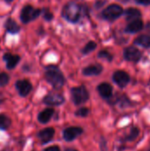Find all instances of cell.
I'll use <instances>...</instances> for the list:
<instances>
[{
  "label": "cell",
  "mask_w": 150,
  "mask_h": 151,
  "mask_svg": "<svg viewBox=\"0 0 150 151\" xmlns=\"http://www.w3.org/2000/svg\"><path fill=\"white\" fill-rule=\"evenodd\" d=\"M45 80L56 89L61 88L65 82V77L61 71L56 66H49L44 74Z\"/></svg>",
  "instance_id": "1"
},
{
  "label": "cell",
  "mask_w": 150,
  "mask_h": 151,
  "mask_svg": "<svg viewBox=\"0 0 150 151\" xmlns=\"http://www.w3.org/2000/svg\"><path fill=\"white\" fill-rule=\"evenodd\" d=\"M83 14V8L75 2L68 3L63 10V16L70 22L76 23Z\"/></svg>",
  "instance_id": "2"
},
{
  "label": "cell",
  "mask_w": 150,
  "mask_h": 151,
  "mask_svg": "<svg viewBox=\"0 0 150 151\" xmlns=\"http://www.w3.org/2000/svg\"><path fill=\"white\" fill-rule=\"evenodd\" d=\"M71 99L75 105H81L89 99V93L84 86L74 87L71 89Z\"/></svg>",
  "instance_id": "3"
},
{
  "label": "cell",
  "mask_w": 150,
  "mask_h": 151,
  "mask_svg": "<svg viewBox=\"0 0 150 151\" xmlns=\"http://www.w3.org/2000/svg\"><path fill=\"white\" fill-rule=\"evenodd\" d=\"M41 13L40 9H35L31 5H26L20 13V19L24 23H28L29 21L36 19Z\"/></svg>",
  "instance_id": "4"
},
{
  "label": "cell",
  "mask_w": 150,
  "mask_h": 151,
  "mask_svg": "<svg viewBox=\"0 0 150 151\" xmlns=\"http://www.w3.org/2000/svg\"><path fill=\"white\" fill-rule=\"evenodd\" d=\"M84 133V129L80 127H69L63 130V139L67 142H71L76 140Z\"/></svg>",
  "instance_id": "5"
},
{
  "label": "cell",
  "mask_w": 150,
  "mask_h": 151,
  "mask_svg": "<svg viewBox=\"0 0 150 151\" xmlns=\"http://www.w3.org/2000/svg\"><path fill=\"white\" fill-rule=\"evenodd\" d=\"M123 13V9L118 4H111L103 12V17L108 20H114L120 17Z\"/></svg>",
  "instance_id": "6"
},
{
  "label": "cell",
  "mask_w": 150,
  "mask_h": 151,
  "mask_svg": "<svg viewBox=\"0 0 150 151\" xmlns=\"http://www.w3.org/2000/svg\"><path fill=\"white\" fill-rule=\"evenodd\" d=\"M65 101V97L58 93H50L42 99V103L48 106H60Z\"/></svg>",
  "instance_id": "7"
},
{
  "label": "cell",
  "mask_w": 150,
  "mask_h": 151,
  "mask_svg": "<svg viewBox=\"0 0 150 151\" xmlns=\"http://www.w3.org/2000/svg\"><path fill=\"white\" fill-rule=\"evenodd\" d=\"M55 135V129L53 127H46L37 133V138L42 144H47L53 140Z\"/></svg>",
  "instance_id": "8"
},
{
  "label": "cell",
  "mask_w": 150,
  "mask_h": 151,
  "mask_svg": "<svg viewBox=\"0 0 150 151\" xmlns=\"http://www.w3.org/2000/svg\"><path fill=\"white\" fill-rule=\"evenodd\" d=\"M15 88L22 97H26L32 91V84L27 80H19L15 83Z\"/></svg>",
  "instance_id": "9"
},
{
  "label": "cell",
  "mask_w": 150,
  "mask_h": 151,
  "mask_svg": "<svg viewBox=\"0 0 150 151\" xmlns=\"http://www.w3.org/2000/svg\"><path fill=\"white\" fill-rule=\"evenodd\" d=\"M114 82L120 88H125L130 81L129 75L124 71H117L113 74Z\"/></svg>",
  "instance_id": "10"
},
{
  "label": "cell",
  "mask_w": 150,
  "mask_h": 151,
  "mask_svg": "<svg viewBox=\"0 0 150 151\" xmlns=\"http://www.w3.org/2000/svg\"><path fill=\"white\" fill-rule=\"evenodd\" d=\"M124 57L128 61L137 62V61L140 60V58L141 57V53L138 49L133 48V47H129V48L125 50Z\"/></svg>",
  "instance_id": "11"
},
{
  "label": "cell",
  "mask_w": 150,
  "mask_h": 151,
  "mask_svg": "<svg viewBox=\"0 0 150 151\" xmlns=\"http://www.w3.org/2000/svg\"><path fill=\"white\" fill-rule=\"evenodd\" d=\"M97 91L99 95L103 98V99H109L112 96V87L109 83L103 82L98 85L97 87Z\"/></svg>",
  "instance_id": "12"
},
{
  "label": "cell",
  "mask_w": 150,
  "mask_h": 151,
  "mask_svg": "<svg viewBox=\"0 0 150 151\" xmlns=\"http://www.w3.org/2000/svg\"><path fill=\"white\" fill-rule=\"evenodd\" d=\"M55 113V111L53 108H46L43 111H42L38 116H37V120L41 123V124H47L53 117Z\"/></svg>",
  "instance_id": "13"
},
{
  "label": "cell",
  "mask_w": 150,
  "mask_h": 151,
  "mask_svg": "<svg viewBox=\"0 0 150 151\" xmlns=\"http://www.w3.org/2000/svg\"><path fill=\"white\" fill-rule=\"evenodd\" d=\"M103 71V66L99 64H95L91 65L86 68L83 69V74L87 76H94V75H98L102 73Z\"/></svg>",
  "instance_id": "14"
},
{
  "label": "cell",
  "mask_w": 150,
  "mask_h": 151,
  "mask_svg": "<svg viewBox=\"0 0 150 151\" xmlns=\"http://www.w3.org/2000/svg\"><path fill=\"white\" fill-rule=\"evenodd\" d=\"M4 59L6 61V67H7V69L11 70V69H13L17 65V64L19 63L20 58H19V57L18 55H11V54L8 53V54H4Z\"/></svg>",
  "instance_id": "15"
},
{
  "label": "cell",
  "mask_w": 150,
  "mask_h": 151,
  "mask_svg": "<svg viewBox=\"0 0 150 151\" xmlns=\"http://www.w3.org/2000/svg\"><path fill=\"white\" fill-rule=\"evenodd\" d=\"M143 27V23L141 20L140 19H135L131 21V23L126 27V31L129 32V33H136L139 32L140 30H141Z\"/></svg>",
  "instance_id": "16"
},
{
  "label": "cell",
  "mask_w": 150,
  "mask_h": 151,
  "mask_svg": "<svg viewBox=\"0 0 150 151\" xmlns=\"http://www.w3.org/2000/svg\"><path fill=\"white\" fill-rule=\"evenodd\" d=\"M11 119H10V117L4 113H0V130L5 131L11 127Z\"/></svg>",
  "instance_id": "17"
},
{
  "label": "cell",
  "mask_w": 150,
  "mask_h": 151,
  "mask_svg": "<svg viewBox=\"0 0 150 151\" xmlns=\"http://www.w3.org/2000/svg\"><path fill=\"white\" fill-rule=\"evenodd\" d=\"M5 28L11 34H15L19 31V26L12 19H8L5 22Z\"/></svg>",
  "instance_id": "18"
},
{
  "label": "cell",
  "mask_w": 150,
  "mask_h": 151,
  "mask_svg": "<svg viewBox=\"0 0 150 151\" xmlns=\"http://www.w3.org/2000/svg\"><path fill=\"white\" fill-rule=\"evenodd\" d=\"M126 16L127 20L133 21V20L138 19V18L141 17V12L135 8H129L126 12Z\"/></svg>",
  "instance_id": "19"
},
{
  "label": "cell",
  "mask_w": 150,
  "mask_h": 151,
  "mask_svg": "<svg viewBox=\"0 0 150 151\" xmlns=\"http://www.w3.org/2000/svg\"><path fill=\"white\" fill-rule=\"evenodd\" d=\"M135 42H136L137 44H140V45H141V46H143V47H146V48L150 47V35H142L139 36V37L136 39Z\"/></svg>",
  "instance_id": "20"
},
{
  "label": "cell",
  "mask_w": 150,
  "mask_h": 151,
  "mask_svg": "<svg viewBox=\"0 0 150 151\" xmlns=\"http://www.w3.org/2000/svg\"><path fill=\"white\" fill-rule=\"evenodd\" d=\"M139 134H140L139 128H138V127H133V128L131 129L130 134L125 137L124 141H125V142H131V141H133V140H135V139L138 137Z\"/></svg>",
  "instance_id": "21"
},
{
  "label": "cell",
  "mask_w": 150,
  "mask_h": 151,
  "mask_svg": "<svg viewBox=\"0 0 150 151\" xmlns=\"http://www.w3.org/2000/svg\"><path fill=\"white\" fill-rule=\"evenodd\" d=\"M89 109L87 108V107H81V108H79L76 111H75V116L76 117H80V118H86L88 116L89 114Z\"/></svg>",
  "instance_id": "22"
},
{
  "label": "cell",
  "mask_w": 150,
  "mask_h": 151,
  "mask_svg": "<svg viewBox=\"0 0 150 151\" xmlns=\"http://www.w3.org/2000/svg\"><path fill=\"white\" fill-rule=\"evenodd\" d=\"M95 48H96V43H95V42L91 41V42H88V43L84 47V49H83L82 52H83L84 54H88V53H89V52L93 51Z\"/></svg>",
  "instance_id": "23"
},
{
  "label": "cell",
  "mask_w": 150,
  "mask_h": 151,
  "mask_svg": "<svg viewBox=\"0 0 150 151\" xmlns=\"http://www.w3.org/2000/svg\"><path fill=\"white\" fill-rule=\"evenodd\" d=\"M10 77L5 73H0V87H4L9 83Z\"/></svg>",
  "instance_id": "24"
},
{
  "label": "cell",
  "mask_w": 150,
  "mask_h": 151,
  "mask_svg": "<svg viewBox=\"0 0 150 151\" xmlns=\"http://www.w3.org/2000/svg\"><path fill=\"white\" fill-rule=\"evenodd\" d=\"M98 56H99V58H104V59H106V60H108V61H111V59H112V56H111L108 51H106V50H102V51H100L99 54H98Z\"/></svg>",
  "instance_id": "25"
},
{
  "label": "cell",
  "mask_w": 150,
  "mask_h": 151,
  "mask_svg": "<svg viewBox=\"0 0 150 151\" xmlns=\"http://www.w3.org/2000/svg\"><path fill=\"white\" fill-rule=\"evenodd\" d=\"M42 151H61L60 150V148L57 145H54V146H50V147H48L46 149H44Z\"/></svg>",
  "instance_id": "26"
},
{
  "label": "cell",
  "mask_w": 150,
  "mask_h": 151,
  "mask_svg": "<svg viewBox=\"0 0 150 151\" xmlns=\"http://www.w3.org/2000/svg\"><path fill=\"white\" fill-rule=\"evenodd\" d=\"M44 18H45V19H47V20H50V19H52V18H53V15H52V13L50 12H49V11H45L44 12Z\"/></svg>",
  "instance_id": "27"
},
{
  "label": "cell",
  "mask_w": 150,
  "mask_h": 151,
  "mask_svg": "<svg viewBox=\"0 0 150 151\" xmlns=\"http://www.w3.org/2000/svg\"><path fill=\"white\" fill-rule=\"evenodd\" d=\"M136 2L141 4H150V0H136Z\"/></svg>",
  "instance_id": "28"
},
{
  "label": "cell",
  "mask_w": 150,
  "mask_h": 151,
  "mask_svg": "<svg viewBox=\"0 0 150 151\" xmlns=\"http://www.w3.org/2000/svg\"><path fill=\"white\" fill-rule=\"evenodd\" d=\"M4 96H3V95L2 94H0V104H2L3 102H4Z\"/></svg>",
  "instance_id": "29"
},
{
  "label": "cell",
  "mask_w": 150,
  "mask_h": 151,
  "mask_svg": "<svg viewBox=\"0 0 150 151\" xmlns=\"http://www.w3.org/2000/svg\"><path fill=\"white\" fill-rule=\"evenodd\" d=\"M65 151H78L77 150H75V149H72V148H68V149H66V150H65Z\"/></svg>",
  "instance_id": "30"
},
{
  "label": "cell",
  "mask_w": 150,
  "mask_h": 151,
  "mask_svg": "<svg viewBox=\"0 0 150 151\" xmlns=\"http://www.w3.org/2000/svg\"><path fill=\"white\" fill-rule=\"evenodd\" d=\"M5 2H7V3H11V2H12L13 0H4Z\"/></svg>",
  "instance_id": "31"
}]
</instances>
